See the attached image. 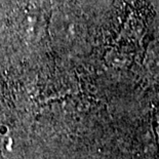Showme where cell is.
<instances>
[{"instance_id": "cell-1", "label": "cell", "mask_w": 159, "mask_h": 159, "mask_svg": "<svg viewBox=\"0 0 159 159\" xmlns=\"http://www.w3.org/2000/svg\"><path fill=\"white\" fill-rule=\"evenodd\" d=\"M145 63L151 73L159 74V40H154L149 44L147 48Z\"/></svg>"}]
</instances>
